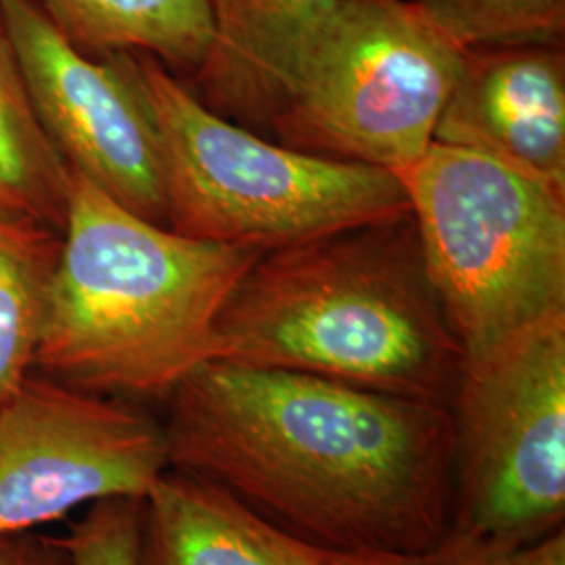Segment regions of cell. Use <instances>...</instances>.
<instances>
[{"instance_id":"obj_14","label":"cell","mask_w":565,"mask_h":565,"mask_svg":"<svg viewBox=\"0 0 565 565\" xmlns=\"http://www.w3.org/2000/svg\"><path fill=\"white\" fill-rule=\"evenodd\" d=\"M72 168L42 126L0 11V203L63 231Z\"/></svg>"},{"instance_id":"obj_8","label":"cell","mask_w":565,"mask_h":565,"mask_svg":"<svg viewBox=\"0 0 565 565\" xmlns=\"http://www.w3.org/2000/svg\"><path fill=\"white\" fill-rule=\"evenodd\" d=\"M168 467L162 419L145 404L32 373L0 406V539L105 499H145Z\"/></svg>"},{"instance_id":"obj_15","label":"cell","mask_w":565,"mask_h":565,"mask_svg":"<svg viewBox=\"0 0 565 565\" xmlns=\"http://www.w3.org/2000/svg\"><path fill=\"white\" fill-rule=\"evenodd\" d=\"M61 233L0 203V406L34 373Z\"/></svg>"},{"instance_id":"obj_13","label":"cell","mask_w":565,"mask_h":565,"mask_svg":"<svg viewBox=\"0 0 565 565\" xmlns=\"http://www.w3.org/2000/svg\"><path fill=\"white\" fill-rule=\"evenodd\" d=\"M88 57L141 53L191 78L212 41L207 0H34Z\"/></svg>"},{"instance_id":"obj_6","label":"cell","mask_w":565,"mask_h":565,"mask_svg":"<svg viewBox=\"0 0 565 565\" xmlns=\"http://www.w3.org/2000/svg\"><path fill=\"white\" fill-rule=\"evenodd\" d=\"M461 61L413 0H340L268 139L398 174L431 147Z\"/></svg>"},{"instance_id":"obj_11","label":"cell","mask_w":565,"mask_h":565,"mask_svg":"<svg viewBox=\"0 0 565 565\" xmlns=\"http://www.w3.org/2000/svg\"><path fill=\"white\" fill-rule=\"evenodd\" d=\"M212 41L186 86L226 120L268 137L340 0H207Z\"/></svg>"},{"instance_id":"obj_7","label":"cell","mask_w":565,"mask_h":565,"mask_svg":"<svg viewBox=\"0 0 565 565\" xmlns=\"http://www.w3.org/2000/svg\"><path fill=\"white\" fill-rule=\"evenodd\" d=\"M448 413L446 541L513 548L565 530V317L465 363Z\"/></svg>"},{"instance_id":"obj_4","label":"cell","mask_w":565,"mask_h":565,"mask_svg":"<svg viewBox=\"0 0 565 565\" xmlns=\"http://www.w3.org/2000/svg\"><path fill=\"white\" fill-rule=\"evenodd\" d=\"M130 55L158 130L168 228L270 252L408 212L394 172L289 149L205 107L160 61Z\"/></svg>"},{"instance_id":"obj_16","label":"cell","mask_w":565,"mask_h":565,"mask_svg":"<svg viewBox=\"0 0 565 565\" xmlns=\"http://www.w3.org/2000/svg\"><path fill=\"white\" fill-rule=\"evenodd\" d=\"M461 49L564 42L565 0H413Z\"/></svg>"},{"instance_id":"obj_20","label":"cell","mask_w":565,"mask_h":565,"mask_svg":"<svg viewBox=\"0 0 565 565\" xmlns=\"http://www.w3.org/2000/svg\"><path fill=\"white\" fill-rule=\"evenodd\" d=\"M319 565H431V555L404 553H331Z\"/></svg>"},{"instance_id":"obj_19","label":"cell","mask_w":565,"mask_h":565,"mask_svg":"<svg viewBox=\"0 0 565 565\" xmlns=\"http://www.w3.org/2000/svg\"><path fill=\"white\" fill-rule=\"evenodd\" d=\"M0 565H74L65 536L41 530L0 539Z\"/></svg>"},{"instance_id":"obj_12","label":"cell","mask_w":565,"mask_h":565,"mask_svg":"<svg viewBox=\"0 0 565 565\" xmlns=\"http://www.w3.org/2000/svg\"><path fill=\"white\" fill-rule=\"evenodd\" d=\"M329 555L221 486L172 467L142 499L135 565H319Z\"/></svg>"},{"instance_id":"obj_10","label":"cell","mask_w":565,"mask_h":565,"mask_svg":"<svg viewBox=\"0 0 565 565\" xmlns=\"http://www.w3.org/2000/svg\"><path fill=\"white\" fill-rule=\"evenodd\" d=\"M434 142L486 156L565 193V44L463 49Z\"/></svg>"},{"instance_id":"obj_18","label":"cell","mask_w":565,"mask_h":565,"mask_svg":"<svg viewBox=\"0 0 565 565\" xmlns=\"http://www.w3.org/2000/svg\"><path fill=\"white\" fill-rule=\"evenodd\" d=\"M431 565H565V530L513 548L446 541L431 555Z\"/></svg>"},{"instance_id":"obj_3","label":"cell","mask_w":565,"mask_h":565,"mask_svg":"<svg viewBox=\"0 0 565 565\" xmlns=\"http://www.w3.org/2000/svg\"><path fill=\"white\" fill-rule=\"evenodd\" d=\"M263 254L184 237L74 172L34 373L163 404L210 361L224 302Z\"/></svg>"},{"instance_id":"obj_2","label":"cell","mask_w":565,"mask_h":565,"mask_svg":"<svg viewBox=\"0 0 565 565\" xmlns=\"http://www.w3.org/2000/svg\"><path fill=\"white\" fill-rule=\"evenodd\" d=\"M210 361L443 406L465 369L411 210L264 252L224 302Z\"/></svg>"},{"instance_id":"obj_21","label":"cell","mask_w":565,"mask_h":565,"mask_svg":"<svg viewBox=\"0 0 565 565\" xmlns=\"http://www.w3.org/2000/svg\"><path fill=\"white\" fill-rule=\"evenodd\" d=\"M4 2H9V0H0V4H4Z\"/></svg>"},{"instance_id":"obj_9","label":"cell","mask_w":565,"mask_h":565,"mask_svg":"<svg viewBox=\"0 0 565 565\" xmlns=\"http://www.w3.org/2000/svg\"><path fill=\"white\" fill-rule=\"evenodd\" d=\"M0 11L61 158L130 212L168 226L158 130L132 55H84L34 0H9Z\"/></svg>"},{"instance_id":"obj_17","label":"cell","mask_w":565,"mask_h":565,"mask_svg":"<svg viewBox=\"0 0 565 565\" xmlns=\"http://www.w3.org/2000/svg\"><path fill=\"white\" fill-rule=\"evenodd\" d=\"M142 499H105L88 507L65 534L74 565H135Z\"/></svg>"},{"instance_id":"obj_1","label":"cell","mask_w":565,"mask_h":565,"mask_svg":"<svg viewBox=\"0 0 565 565\" xmlns=\"http://www.w3.org/2000/svg\"><path fill=\"white\" fill-rule=\"evenodd\" d=\"M172 469L329 553L434 555L452 507L448 406L207 361L163 401Z\"/></svg>"},{"instance_id":"obj_5","label":"cell","mask_w":565,"mask_h":565,"mask_svg":"<svg viewBox=\"0 0 565 565\" xmlns=\"http://www.w3.org/2000/svg\"><path fill=\"white\" fill-rule=\"evenodd\" d=\"M396 177L465 363L565 317V193L440 142Z\"/></svg>"}]
</instances>
